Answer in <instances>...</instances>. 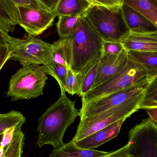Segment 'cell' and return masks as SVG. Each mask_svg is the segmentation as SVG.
Here are the masks:
<instances>
[{"instance_id": "1", "label": "cell", "mask_w": 157, "mask_h": 157, "mask_svg": "<svg viewBox=\"0 0 157 157\" xmlns=\"http://www.w3.org/2000/svg\"><path fill=\"white\" fill-rule=\"evenodd\" d=\"M63 38L68 68L76 75L80 87L87 74L99 61L104 40L84 14L71 34Z\"/></svg>"}, {"instance_id": "2", "label": "cell", "mask_w": 157, "mask_h": 157, "mask_svg": "<svg viewBox=\"0 0 157 157\" xmlns=\"http://www.w3.org/2000/svg\"><path fill=\"white\" fill-rule=\"evenodd\" d=\"M65 92L61 91L59 99L38 121L39 136L36 144L40 147L50 145L56 149L63 146V139L66 130L79 115V111L75 108V101L68 98Z\"/></svg>"}, {"instance_id": "3", "label": "cell", "mask_w": 157, "mask_h": 157, "mask_svg": "<svg viewBox=\"0 0 157 157\" xmlns=\"http://www.w3.org/2000/svg\"><path fill=\"white\" fill-rule=\"evenodd\" d=\"M121 6L91 4L83 14L104 41L121 42L131 33Z\"/></svg>"}, {"instance_id": "4", "label": "cell", "mask_w": 157, "mask_h": 157, "mask_svg": "<svg viewBox=\"0 0 157 157\" xmlns=\"http://www.w3.org/2000/svg\"><path fill=\"white\" fill-rule=\"evenodd\" d=\"M47 75L43 65L22 66L10 78L6 95L13 101L40 97L43 94Z\"/></svg>"}, {"instance_id": "5", "label": "cell", "mask_w": 157, "mask_h": 157, "mask_svg": "<svg viewBox=\"0 0 157 157\" xmlns=\"http://www.w3.org/2000/svg\"><path fill=\"white\" fill-rule=\"evenodd\" d=\"M8 43L11 58L22 66L32 64L44 65L52 63V45L36 36L28 35L23 38H17L10 36Z\"/></svg>"}, {"instance_id": "6", "label": "cell", "mask_w": 157, "mask_h": 157, "mask_svg": "<svg viewBox=\"0 0 157 157\" xmlns=\"http://www.w3.org/2000/svg\"><path fill=\"white\" fill-rule=\"evenodd\" d=\"M150 78H152L148 75L145 69L129 55V61L125 67L111 78L90 90L81 98L82 103L127 88Z\"/></svg>"}, {"instance_id": "7", "label": "cell", "mask_w": 157, "mask_h": 157, "mask_svg": "<svg viewBox=\"0 0 157 157\" xmlns=\"http://www.w3.org/2000/svg\"><path fill=\"white\" fill-rule=\"evenodd\" d=\"M143 94L118 107L109 109L94 116L80 120L76 134L71 142L75 143L109 126L122 118L130 117L140 109L139 105Z\"/></svg>"}, {"instance_id": "8", "label": "cell", "mask_w": 157, "mask_h": 157, "mask_svg": "<svg viewBox=\"0 0 157 157\" xmlns=\"http://www.w3.org/2000/svg\"><path fill=\"white\" fill-rule=\"evenodd\" d=\"M152 78L104 97L98 98L86 103H82V107L79 110L80 120L99 114L136 98L143 94Z\"/></svg>"}, {"instance_id": "9", "label": "cell", "mask_w": 157, "mask_h": 157, "mask_svg": "<svg viewBox=\"0 0 157 157\" xmlns=\"http://www.w3.org/2000/svg\"><path fill=\"white\" fill-rule=\"evenodd\" d=\"M129 153L136 157H157V124L151 118L142 121L129 132Z\"/></svg>"}, {"instance_id": "10", "label": "cell", "mask_w": 157, "mask_h": 157, "mask_svg": "<svg viewBox=\"0 0 157 157\" xmlns=\"http://www.w3.org/2000/svg\"><path fill=\"white\" fill-rule=\"evenodd\" d=\"M18 25L28 35L37 36L42 34L53 24L56 17L53 11L17 6Z\"/></svg>"}, {"instance_id": "11", "label": "cell", "mask_w": 157, "mask_h": 157, "mask_svg": "<svg viewBox=\"0 0 157 157\" xmlns=\"http://www.w3.org/2000/svg\"><path fill=\"white\" fill-rule=\"evenodd\" d=\"M129 59V52L125 49L118 55L102 52L98 63L96 77L91 89L120 72L127 65Z\"/></svg>"}, {"instance_id": "12", "label": "cell", "mask_w": 157, "mask_h": 157, "mask_svg": "<svg viewBox=\"0 0 157 157\" xmlns=\"http://www.w3.org/2000/svg\"><path fill=\"white\" fill-rule=\"evenodd\" d=\"M126 119L127 118H122L74 144L78 147L83 149H95L116 137L120 133L122 125Z\"/></svg>"}, {"instance_id": "13", "label": "cell", "mask_w": 157, "mask_h": 157, "mask_svg": "<svg viewBox=\"0 0 157 157\" xmlns=\"http://www.w3.org/2000/svg\"><path fill=\"white\" fill-rule=\"evenodd\" d=\"M124 20L131 32L148 33L157 31V27L144 15L126 4L121 6Z\"/></svg>"}, {"instance_id": "14", "label": "cell", "mask_w": 157, "mask_h": 157, "mask_svg": "<svg viewBox=\"0 0 157 157\" xmlns=\"http://www.w3.org/2000/svg\"><path fill=\"white\" fill-rule=\"evenodd\" d=\"M121 43L128 51H157V31L143 34L131 32Z\"/></svg>"}, {"instance_id": "15", "label": "cell", "mask_w": 157, "mask_h": 157, "mask_svg": "<svg viewBox=\"0 0 157 157\" xmlns=\"http://www.w3.org/2000/svg\"><path fill=\"white\" fill-rule=\"evenodd\" d=\"M18 25L17 7L13 2L0 0V28L6 33H13Z\"/></svg>"}, {"instance_id": "16", "label": "cell", "mask_w": 157, "mask_h": 157, "mask_svg": "<svg viewBox=\"0 0 157 157\" xmlns=\"http://www.w3.org/2000/svg\"><path fill=\"white\" fill-rule=\"evenodd\" d=\"M110 152L98 151L93 149L80 148L71 141L58 149H54L49 157H102Z\"/></svg>"}, {"instance_id": "17", "label": "cell", "mask_w": 157, "mask_h": 157, "mask_svg": "<svg viewBox=\"0 0 157 157\" xmlns=\"http://www.w3.org/2000/svg\"><path fill=\"white\" fill-rule=\"evenodd\" d=\"M91 4L88 0H59L53 11L56 16H78L83 14Z\"/></svg>"}, {"instance_id": "18", "label": "cell", "mask_w": 157, "mask_h": 157, "mask_svg": "<svg viewBox=\"0 0 157 157\" xmlns=\"http://www.w3.org/2000/svg\"><path fill=\"white\" fill-rule=\"evenodd\" d=\"M131 58L142 65L147 72V74L153 78L157 75V51H128Z\"/></svg>"}, {"instance_id": "19", "label": "cell", "mask_w": 157, "mask_h": 157, "mask_svg": "<svg viewBox=\"0 0 157 157\" xmlns=\"http://www.w3.org/2000/svg\"><path fill=\"white\" fill-rule=\"evenodd\" d=\"M143 14L157 28V0H122Z\"/></svg>"}, {"instance_id": "20", "label": "cell", "mask_w": 157, "mask_h": 157, "mask_svg": "<svg viewBox=\"0 0 157 157\" xmlns=\"http://www.w3.org/2000/svg\"><path fill=\"white\" fill-rule=\"evenodd\" d=\"M20 123L16 126L11 143L5 149L2 157H22L24 146L25 134L22 131Z\"/></svg>"}, {"instance_id": "21", "label": "cell", "mask_w": 157, "mask_h": 157, "mask_svg": "<svg viewBox=\"0 0 157 157\" xmlns=\"http://www.w3.org/2000/svg\"><path fill=\"white\" fill-rule=\"evenodd\" d=\"M157 107V75L152 78L144 90L139 105L140 109Z\"/></svg>"}, {"instance_id": "22", "label": "cell", "mask_w": 157, "mask_h": 157, "mask_svg": "<svg viewBox=\"0 0 157 157\" xmlns=\"http://www.w3.org/2000/svg\"><path fill=\"white\" fill-rule=\"evenodd\" d=\"M26 118L21 113L12 110L0 115V136L5 131L20 123H25Z\"/></svg>"}, {"instance_id": "23", "label": "cell", "mask_w": 157, "mask_h": 157, "mask_svg": "<svg viewBox=\"0 0 157 157\" xmlns=\"http://www.w3.org/2000/svg\"><path fill=\"white\" fill-rule=\"evenodd\" d=\"M43 66L47 74L50 75L56 79L61 91H65L68 68L61 64L52 62Z\"/></svg>"}, {"instance_id": "24", "label": "cell", "mask_w": 157, "mask_h": 157, "mask_svg": "<svg viewBox=\"0 0 157 157\" xmlns=\"http://www.w3.org/2000/svg\"><path fill=\"white\" fill-rule=\"evenodd\" d=\"M80 16L61 15L58 17L57 31L60 38L67 36L71 34Z\"/></svg>"}, {"instance_id": "25", "label": "cell", "mask_w": 157, "mask_h": 157, "mask_svg": "<svg viewBox=\"0 0 157 157\" xmlns=\"http://www.w3.org/2000/svg\"><path fill=\"white\" fill-rule=\"evenodd\" d=\"M52 62L61 64L69 69L66 60L65 46L63 38H60L58 41L52 44Z\"/></svg>"}, {"instance_id": "26", "label": "cell", "mask_w": 157, "mask_h": 157, "mask_svg": "<svg viewBox=\"0 0 157 157\" xmlns=\"http://www.w3.org/2000/svg\"><path fill=\"white\" fill-rule=\"evenodd\" d=\"M98 64L88 72L85 76L77 95L82 98L92 88L95 81Z\"/></svg>"}, {"instance_id": "27", "label": "cell", "mask_w": 157, "mask_h": 157, "mask_svg": "<svg viewBox=\"0 0 157 157\" xmlns=\"http://www.w3.org/2000/svg\"><path fill=\"white\" fill-rule=\"evenodd\" d=\"M80 88V85L76 75L71 69H68L66 79L65 91L71 95L77 94Z\"/></svg>"}, {"instance_id": "28", "label": "cell", "mask_w": 157, "mask_h": 157, "mask_svg": "<svg viewBox=\"0 0 157 157\" xmlns=\"http://www.w3.org/2000/svg\"><path fill=\"white\" fill-rule=\"evenodd\" d=\"M121 42L103 41L102 52L111 55H118L124 49Z\"/></svg>"}, {"instance_id": "29", "label": "cell", "mask_w": 157, "mask_h": 157, "mask_svg": "<svg viewBox=\"0 0 157 157\" xmlns=\"http://www.w3.org/2000/svg\"><path fill=\"white\" fill-rule=\"evenodd\" d=\"M8 1L13 2L16 6L17 7V6H24L32 7L36 9L48 10L47 7L39 0H8Z\"/></svg>"}, {"instance_id": "30", "label": "cell", "mask_w": 157, "mask_h": 157, "mask_svg": "<svg viewBox=\"0 0 157 157\" xmlns=\"http://www.w3.org/2000/svg\"><path fill=\"white\" fill-rule=\"evenodd\" d=\"M11 58V51L9 44L0 46V71L6 63Z\"/></svg>"}, {"instance_id": "31", "label": "cell", "mask_w": 157, "mask_h": 157, "mask_svg": "<svg viewBox=\"0 0 157 157\" xmlns=\"http://www.w3.org/2000/svg\"><path fill=\"white\" fill-rule=\"evenodd\" d=\"M130 144L129 143L122 148L116 151L110 152V154L102 157H136L129 153Z\"/></svg>"}, {"instance_id": "32", "label": "cell", "mask_w": 157, "mask_h": 157, "mask_svg": "<svg viewBox=\"0 0 157 157\" xmlns=\"http://www.w3.org/2000/svg\"><path fill=\"white\" fill-rule=\"evenodd\" d=\"M17 125L7 129L4 132L3 134L2 138L1 144V146L3 148L5 149L6 147L11 143V141L13 139L15 129L16 126Z\"/></svg>"}, {"instance_id": "33", "label": "cell", "mask_w": 157, "mask_h": 157, "mask_svg": "<svg viewBox=\"0 0 157 157\" xmlns=\"http://www.w3.org/2000/svg\"><path fill=\"white\" fill-rule=\"evenodd\" d=\"M92 4L107 6H118L122 4V0H88Z\"/></svg>"}, {"instance_id": "34", "label": "cell", "mask_w": 157, "mask_h": 157, "mask_svg": "<svg viewBox=\"0 0 157 157\" xmlns=\"http://www.w3.org/2000/svg\"><path fill=\"white\" fill-rule=\"evenodd\" d=\"M42 3L47 9L50 11H52L55 9L59 0H39Z\"/></svg>"}, {"instance_id": "35", "label": "cell", "mask_w": 157, "mask_h": 157, "mask_svg": "<svg viewBox=\"0 0 157 157\" xmlns=\"http://www.w3.org/2000/svg\"><path fill=\"white\" fill-rule=\"evenodd\" d=\"M9 36H10L8 33H6L0 28V46L8 44V40Z\"/></svg>"}, {"instance_id": "36", "label": "cell", "mask_w": 157, "mask_h": 157, "mask_svg": "<svg viewBox=\"0 0 157 157\" xmlns=\"http://www.w3.org/2000/svg\"><path fill=\"white\" fill-rule=\"evenodd\" d=\"M146 111L149 117L157 124V107L147 109Z\"/></svg>"}, {"instance_id": "37", "label": "cell", "mask_w": 157, "mask_h": 157, "mask_svg": "<svg viewBox=\"0 0 157 157\" xmlns=\"http://www.w3.org/2000/svg\"><path fill=\"white\" fill-rule=\"evenodd\" d=\"M5 148H3L2 147L0 146V157H2Z\"/></svg>"}, {"instance_id": "38", "label": "cell", "mask_w": 157, "mask_h": 157, "mask_svg": "<svg viewBox=\"0 0 157 157\" xmlns=\"http://www.w3.org/2000/svg\"><path fill=\"white\" fill-rule=\"evenodd\" d=\"M2 135L0 136V146H1V142H2Z\"/></svg>"}, {"instance_id": "39", "label": "cell", "mask_w": 157, "mask_h": 157, "mask_svg": "<svg viewBox=\"0 0 157 157\" xmlns=\"http://www.w3.org/2000/svg\"><path fill=\"white\" fill-rule=\"evenodd\" d=\"M0 115H1V113H0Z\"/></svg>"}]
</instances>
